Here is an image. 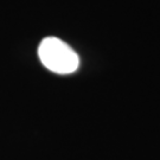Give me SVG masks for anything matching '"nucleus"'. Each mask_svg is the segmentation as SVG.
Here are the masks:
<instances>
[{"instance_id":"f257e3e1","label":"nucleus","mask_w":160,"mask_h":160,"mask_svg":"<svg viewBox=\"0 0 160 160\" xmlns=\"http://www.w3.org/2000/svg\"><path fill=\"white\" fill-rule=\"evenodd\" d=\"M38 56L43 65L56 74H71L80 65L78 55L67 43L56 37H46L42 40Z\"/></svg>"}]
</instances>
